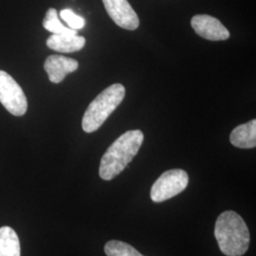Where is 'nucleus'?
I'll return each mask as SVG.
<instances>
[{"instance_id": "nucleus-1", "label": "nucleus", "mask_w": 256, "mask_h": 256, "mask_svg": "<svg viewBox=\"0 0 256 256\" xmlns=\"http://www.w3.org/2000/svg\"><path fill=\"white\" fill-rule=\"evenodd\" d=\"M144 140L140 130H129L120 135L104 154L99 174L104 180H111L120 174L137 155Z\"/></svg>"}, {"instance_id": "nucleus-2", "label": "nucleus", "mask_w": 256, "mask_h": 256, "mask_svg": "<svg viewBox=\"0 0 256 256\" xmlns=\"http://www.w3.org/2000/svg\"><path fill=\"white\" fill-rule=\"evenodd\" d=\"M214 236L225 256H244L250 247V230L244 220L234 210H226L218 218Z\"/></svg>"}, {"instance_id": "nucleus-3", "label": "nucleus", "mask_w": 256, "mask_h": 256, "mask_svg": "<svg viewBox=\"0 0 256 256\" xmlns=\"http://www.w3.org/2000/svg\"><path fill=\"white\" fill-rule=\"evenodd\" d=\"M126 88L120 84H114L102 92L90 104L82 120V130L86 133L97 131L124 99Z\"/></svg>"}, {"instance_id": "nucleus-4", "label": "nucleus", "mask_w": 256, "mask_h": 256, "mask_svg": "<svg viewBox=\"0 0 256 256\" xmlns=\"http://www.w3.org/2000/svg\"><path fill=\"white\" fill-rule=\"evenodd\" d=\"M189 183V176L182 169L168 170L162 174L151 188L150 196L156 203L168 200L183 192Z\"/></svg>"}, {"instance_id": "nucleus-5", "label": "nucleus", "mask_w": 256, "mask_h": 256, "mask_svg": "<svg viewBox=\"0 0 256 256\" xmlns=\"http://www.w3.org/2000/svg\"><path fill=\"white\" fill-rule=\"evenodd\" d=\"M0 102L14 116H23L28 110L26 95L10 74L0 70Z\"/></svg>"}, {"instance_id": "nucleus-6", "label": "nucleus", "mask_w": 256, "mask_h": 256, "mask_svg": "<svg viewBox=\"0 0 256 256\" xmlns=\"http://www.w3.org/2000/svg\"><path fill=\"white\" fill-rule=\"evenodd\" d=\"M108 14L119 26L128 30H134L140 25L136 12L128 0H102Z\"/></svg>"}, {"instance_id": "nucleus-7", "label": "nucleus", "mask_w": 256, "mask_h": 256, "mask_svg": "<svg viewBox=\"0 0 256 256\" xmlns=\"http://www.w3.org/2000/svg\"><path fill=\"white\" fill-rule=\"evenodd\" d=\"M194 32L207 40L222 41L230 37V32L220 20L208 14H198L191 19Z\"/></svg>"}, {"instance_id": "nucleus-8", "label": "nucleus", "mask_w": 256, "mask_h": 256, "mask_svg": "<svg viewBox=\"0 0 256 256\" xmlns=\"http://www.w3.org/2000/svg\"><path fill=\"white\" fill-rule=\"evenodd\" d=\"M79 66V63L72 58L61 55H50L45 61L44 68L52 82H63L68 74H72Z\"/></svg>"}, {"instance_id": "nucleus-9", "label": "nucleus", "mask_w": 256, "mask_h": 256, "mask_svg": "<svg viewBox=\"0 0 256 256\" xmlns=\"http://www.w3.org/2000/svg\"><path fill=\"white\" fill-rule=\"evenodd\" d=\"M86 45V38L78 34H52L48 38L46 46L59 52H75Z\"/></svg>"}, {"instance_id": "nucleus-10", "label": "nucleus", "mask_w": 256, "mask_h": 256, "mask_svg": "<svg viewBox=\"0 0 256 256\" xmlns=\"http://www.w3.org/2000/svg\"><path fill=\"white\" fill-rule=\"evenodd\" d=\"M230 142L234 146L241 149H250L256 146V120H252L247 124L238 126L230 135Z\"/></svg>"}, {"instance_id": "nucleus-11", "label": "nucleus", "mask_w": 256, "mask_h": 256, "mask_svg": "<svg viewBox=\"0 0 256 256\" xmlns=\"http://www.w3.org/2000/svg\"><path fill=\"white\" fill-rule=\"evenodd\" d=\"M20 242L16 232L8 226L0 228V256H20Z\"/></svg>"}, {"instance_id": "nucleus-12", "label": "nucleus", "mask_w": 256, "mask_h": 256, "mask_svg": "<svg viewBox=\"0 0 256 256\" xmlns=\"http://www.w3.org/2000/svg\"><path fill=\"white\" fill-rule=\"evenodd\" d=\"M43 27L54 34H78V30L66 27L64 24L61 23L58 12L54 8L48 10L46 16L43 20Z\"/></svg>"}, {"instance_id": "nucleus-13", "label": "nucleus", "mask_w": 256, "mask_h": 256, "mask_svg": "<svg viewBox=\"0 0 256 256\" xmlns=\"http://www.w3.org/2000/svg\"><path fill=\"white\" fill-rule=\"evenodd\" d=\"M104 252L108 256H144L135 248L119 240L108 241L104 246Z\"/></svg>"}, {"instance_id": "nucleus-14", "label": "nucleus", "mask_w": 256, "mask_h": 256, "mask_svg": "<svg viewBox=\"0 0 256 256\" xmlns=\"http://www.w3.org/2000/svg\"><path fill=\"white\" fill-rule=\"evenodd\" d=\"M60 18L68 24V28L78 30L84 27L86 20L82 16L76 14L72 10L64 9L60 12Z\"/></svg>"}]
</instances>
